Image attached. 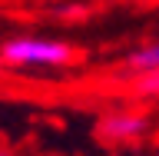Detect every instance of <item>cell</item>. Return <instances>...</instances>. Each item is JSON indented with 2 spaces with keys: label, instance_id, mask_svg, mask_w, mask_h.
Returning <instances> with one entry per match:
<instances>
[{
  "label": "cell",
  "instance_id": "obj_1",
  "mask_svg": "<svg viewBox=\"0 0 159 156\" xmlns=\"http://www.w3.org/2000/svg\"><path fill=\"white\" fill-rule=\"evenodd\" d=\"M0 57L7 70H60L80 60L73 43L57 37H33V33L7 37L0 43Z\"/></svg>",
  "mask_w": 159,
  "mask_h": 156
},
{
  "label": "cell",
  "instance_id": "obj_2",
  "mask_svg": "<svg viewBox=\"0 0 159 156\" xmlns=\"http://www.w3.org/2000/svg\"><path fill=\"white\" fill-rule=\"evenodd\" d=\"M152 126V120L139 110H129V106H113V110H103L96 120V133L99 143H136L143 139Z\"/></svg>",
  "mask_w": 159,
  "mask_h": 156
},
{
  "label": "cell",
  "instance_id": "obj_3",
  "mask_svg": "<svg viewBox=\"0 0 159 156\" xmlns=\"http://www.w3.org/2000/svg\"><path fill=\"white\" fill-rule=\"evenodd\" d=\"M119 70L126 77H136V73H149V70H159V40H149L143 47L129 50L126 57L119 60Z\"/></svg>",
  "mask_w": 159,
  "mask_h": 156
},
{
  "label": "cell",
  "instance_id": "obj_4",
  "mask_svg": "<svg viewBox=\"0 0 159 156\" xmlns=\"http://www.w3.org/2000/svg\"><path fill=\"white\" fill-rule=\"evenodd\" d=\"M126 93L129 97H139V100H159V70L126 77Z\"/></svg>",
  "mask_w": 159,
  "mask_h": 156
},
{
  "label": "cell",
  "instance_id": "obj_5",
  "mask_svg": "<svg viewBox=\"0 0 159 156\" xmlns=\"http://www.w3.org/2000/svg\"><path fill=\"white\" fill-rule=\"evenodd\" d=\"M3 73H7V63H3V57H0V77H3Z\"/></svg>",
  "mask_w": 159,
  "mask_h": 156
},
{
  "label": "cell",
  "instance_id": "obj_6",
  "mask_svg": "<svg viewBox=\"0 0 159 156\" xmlns=\"http://www.w3.org/2000/svg\"><path fill=\"white\" fill-rule=\"evenodd\" d=\"M0 156H13V153H3V149H0Z\"/></svg>",
  "mask_w": 159,
  "mask_h": 156
}]
</instances>
